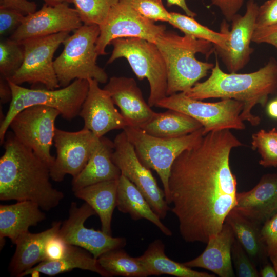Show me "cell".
<instances>
[{"label": "cell", "mask_w": 277, "mask_h": 277, "mask_svg": "<svg viewBox=\"0 0 277 277\" xmlns=\"http://www.w3.org/2000/svg\"><path fill=\"white\" fill-rule=\"evenodd\" d=\"M12 90L8 80L2 76L0 79V100L1 103L5 104L11 102Z\"/></svg>", "instance_id": "f6af8a7d"}, {"label": "cell", "mask_w": 277, "mask_h": 277, "mask_svg": "<svg viewBox=\"0 0 277 277\" xmlns=\"http://www.w3.org/2000/svg\"><path fill=\"white\" fill-rule=\"evenodd\" d=\"M100 28L96 44L98 56L107 54L106 48L114 39L136 37L155 43L157 38L166 30L165 25L155 24L122 0L112 8Z\"/></svg>", "instance_id": "4fadbf2b"}, {"label": "cell", "mask_w": 277, "mask_h": 277, "mask_svg": "<svg viewBox=\"0 0 277 277\" xmlns=\"http://www.w3.org/2000/svg\"><path fill=\"white\" fill-rule=\"evenodd\" d=\"M61 224V221L54 222L45 231L36 233L28 231L18 238L9 266L11 276L21 277L25 272L45 260L46 242L50 236L58 233Z\"/></svg>", "instance_id": "cb8c5ba5"}, {"label": "cell", "mask_w": 277, "mask_h": 277, "mask_svg": "<svg viewBox=\"0 0 277 277\" xmlns=\"http://www.w3.org/2000/svg\"><path fill=\"white\" fill-rule=\"evenodd\" d=\"M155 44L166 65L167 96L187 91L206 76L214 66L195 57L198 53L206 56L212 53L213 44L208 41L188 35L180 36L176 32L166 30Z\"/></svg>", "instance_id": "277c9868"}, {"label": "cell", "mask_w": 277, "mask_h": 277, "mask_svg": "<svg viewBox=\"0 0 277 277\" xmlns=\"http://www.w3.org/2000/svg\"><path fill=\"white\" fill-rule=\"evenodd\" d=\"M118 180L91 185L74 192L75 196L90 205L99 216L101 230L111 235V224L116 206Z\"/></svg>", "instance_id": "83f0119b"}, {"label": "cell", "mask_w": 277, "mask_h": 277, "mask_svg": "<svg viewBox=\"0 0 277 277\" xmlns=\"http://www.w3.org/2000/svg\"><path fill=\"white\" fill-rule=\"evenodd\" d=\"M25 15L15 10L0 7V35L4 37L17 29Z\"/></svg>", "instance_id": "74e56055"}, {"label": "cell", "mask_w": 277, "mask_h": 277, "mask_svg": "<svg viewBox=\"0 0 277 277\" xmlns=\"http://www.w3.org/2000/svg\"><path fill=\"white\" fill-rule=\"evenodd\" d=\"M155 107L176 110L192 117L202 125L205 135L214 131L245 128L241 117L244 104L234 99L207 103L190 98L181 92L166 96Z\"/></svg>", "instance_id": "9c48e42d"}, {"label": "cell", "mask_w": 277, "mask_h": 277, "mask_svg": "<svg viewBox=\"0 0 277 277\" xmlns=\"http://www.w3.org/2000/svg\"><path fill=\"white\" fill-rule=\"evenodd\" d=\"M99 140L84 128L76 132L55 128L53 143L56 156L50 168L51 179L60 182L67 174L77 176L86 165Z\"/></svg>", "instance_id": "9a60e30c"}, {"label": "cell", "mask_w": 277, "mask_h": 277, "mask_svg": "<svg viewBox=\"0 0 277 277\" xmlns=\"http://www.w3.org/2000/svg\"><path fill=\"white\" fill-rule=\"evenodd\" d=\"M167 110L156 112L141 129L154 136L172 138L187 135L203 127L199 122L186 114Z\"/></svg>", "instance_id": "f546056e"}, {"label": "cell", "mask_w": 277, "mask_h": 277, "mask_svg": "<svg viewBox=\"0 0 277 277\" xmlns=\"http://www.w3.org/2000/svg\"><path fill=\"white\" fill-rule=\"evenodd\" d=\"M113 150V142L104 136L100 138L84 168L72 179L73 192L91 185L119 179L121 172L112 160Z\"/></svg>", "instance_id": "603a6c76"}, {"label": "cell", "mask_w": 277, "mask_h": 277, "mask_svg": "<svg viewBox=\"0 0 277 277\" xmlns=\"http://www.w3.org/2000/svg\"><path fill=\"white\" fill-rule=\"evenodd\" d=\"M277 90V62L270 60L259 70L249 73L224 72L217 58L210 76L203 82H197L185 94L192 98L202 100L210 98H231L244 104L241 117L252 126L260 122L259 116L251 112L258 104L264 106L268 95Z\"/></svg>", "instance_id": "3957f363"}, {"label": "cell", "mask_w": 277, "mask_h": 277, "mask_svg": "<svg viewBox=\"0 0 277 277\" xmlns=\"http://www.w3.org/2000/svg\"><path fill=\"white\" fill-rule=\"evenodd\" d=\"M12 90V99L8 112L0 125V143L3 144L10 123L24 109L41 105L57 110L62 117L71 120L78 115L89 89L87 80L76 79L62 89L27 88L8 80Z\"/></svg>", "instance_id": "8992f818"}, {"label": "cell", "mask_w": 277, "mask_h": 277, "mask_svg": "<svg viewBox=\"0 0 277 277\" xmlns=\"http://www.w3.org/2000/svg\"><path fill=\"white\" fill-rule=\"evenodd\" d=\"M116 207L120 211L129 214L133 220H147L165 235H172L171 230L161 222L141 191L122 174L118 179Z\"/></svg>", "instance_id": "484cf974"}, {"label": "cell", "mask_w": 277, "mask_h": 277, "mask_svg": "<svg viewBox=\"0 0 277 277\" xmlns=\"http://www.w3.org/2000/svg\"><path fill=\"white\" fill-rule=\"evenodd\" d=\"M97 260L100 266L110 276L146 277L150 275L137 257L130 256L122 248L108 251Z\"/></svg>", "instance_id": "1f68e13d"}, {"label": "cell", "mask_w": 277, "mask_h": 277, "mask_svg": "<svg viewBox=\"0 0 277 277\" xmlns=\"http://www.w3.org/2000/svg\"><path fill=\"white\" fill-rule=\"evenodd\" d=\"M69 33L70 32H62L20 42L24 49L23 64L15 73L7 80L19 85L28 83L42 84L48 89L60 88L53 57Z\"/></svg>", "instance_id": "30bf717a"}, {"label": "cell", "mask_w": 277, "mask_h": 277, "mask_svg": "<svg viewBox=\"0 0 277 277\" xmlns=\"http://www.w3.org/2000/svg\"><path fill=\"white\" fill-rule=\"evenodd\" d=\"M68 247V244L58 236V233L52 235L45 245V261H55L62 258L65 255Z\"/></svg>", "instance_id": "60d3db41"}, {"label": "cell", "mask_w": 277, "mask_h": 277, "mask_svg": "<svg viewBox=\"0 0 277 277\" xmlns=\"http://www.w3.org/2000/svg\"><path fill=\"white\" fill-rule=\"evenodd\" d=\"M4 145L0 159L1 201H30L45 211L56 207L65 196L50 183V167L12 131L6 133Z\"/></svg>", "instance_id": "7a4b0ae2"}, {"label": "cell", "mask_w": 277, "mask_h": 277, "mask_svg": "<svg viewBox=\"0 0 277 277\" xmlns=\"http://www.w3.org/2000/svg\"><path fill=\"white\" fill-rule=\"evenodd\" d=\"M225 222L231 227L235 239L254 263L265 264L268 256L261 233L262 224L234 209L228 214Z\"/></svg>", "instance_id": "4316f807"}, {"label": "cell", "mask_w": 277, "mask_h": 277, "mask_svg": "<svg viewBox=\"0 0 277 277\" xmlns=\"http://www.w3.org/2000/svg\"><path fill=\"white\" fill-rule=\"evenodd\" d=\"M233 209L263 224L277 213V174H266L251 190L237 192Z\"/></svg>", "instance_id": "ffe728a7"}, {"label": "cell", "mask_w": 277, "mask_h": 277, "mask_svg": "<svg viewBox=\"0 0 277 277\" xmlns=\"http://www.w3.org/2000/svg\"><path fill=\"white\" fill-rule=\"evenodd\" d=\"M261 233L268 256L277 254V213L263 224Z\"/></svg>", "instance_id": "f35d334b"}, {"label": "cell", "mask_w": 277, "mask_h": 277, "mask_svg": "<svg viewBox=\"0 0 277 277\" xmlns=\"http://www.w3.org/2000/svg\"><path fill=\"white\" fill-rule=\"evenodd\" d=\"M171 18L169 24L184 33L197 38L208 41L212 43L217 51L227 50L229 41V29L224 23L220 32H215L204 26L194 17L179 13L170 12Z\"/></svg>", "instance_id": "4dcf8cb0"}, {"label": "cell", "mask_w": 277, "mask_h": 277, "mask_svg": "<svg viewBox=\"0 0 277 277\" xmlns=\"http://www.w3.org/2000/svg\"><path fill=\"white\" fill-rule=\"evenodd\" d=\"M76 268L94 272L104 277L110 276L100 266L97 260L89 251L83 248L68 244L67 252L62 258L55 261H43L25 272L21 277L35 273L52 276Z\"/></svg>", "instance_id": "d4e9b609"}, {"label": "cell", "mask_w": 277, "mask_h": 277, "mask_svg": "<svg viewBox=\"0 0 277 277\" xmlns=\"http://www.w3.org/2000/svg\"><path fill=\"white\" fill-rule=\"evenodd\" d=\"M96 214L95 210L87 203L78 207L76 202H71L68 217L62 223L58 235L67 244L83 248L97 259L108 251L124 247L126 239L112 237L102 230L86 227V221Z\"/></svg>", "instance_id": "5bb4252c"}, {"label": "cell", "mask_w": 277, "mask_h": 277, "mask_svg": "<svg viewBox=\"0 0 277 277\" xmlns=\"http://www.w3.org/2000/svg\"><path fill=\"white\" fill-rule=\"evenodd\" d=\"M231 259L238 276H260L256 265L235 238L231 248Z\"/></svg>", "instance_id": "8d00e7d4"}, {"label": "cell", "mask_w": 277, "mask_h": 277, "mask_svg": "<svg viewBox=\"0 0 277 277\" xmlns=\"http://www.w3.org/2000/svg\"><path fill=\"white\" fill-rule=\"evenodd\" d=\"M242 143L229 131L208 132L182 152L172 166L169 200L186 242L206 243L221 230L236 203V180L229 164L231 150Z\"/></svg>", "instance_id": "6da1fadb"}, {"label": "cell", "mask_w": 277, "mask_h": 277, "mask_svg": "<svg viewBox=\"0 0 277 277\" xmlns=\"http://www.w3.org/2000/svg\"><path fill=\"white\" fill-rule=\"evenodd\" d=\"M147 270L150 275L163 274L177 277H215V275L205 272L192 270L183 263L169 258L165 253V245L160 239L151 242L144 253L137 257Z\"/></svg>", "instance_id": "f1b7e54d"}, {"label": "cell", "mask_w": 277, "mask_h": 277, "mask_svg": "<svg viewBox=\"0 0 277 277\" xmlns=\"http://www.w3.org/2000/svg\"><path fill=\"white\" fill-rule=\"evenodd\" d=\"M217 7L225 18L231 21L242 7L245 0H210Z\"/></svg>", "instance_id": "7bdbcfd3"}, {"label": "cell", "mask_w": 277, "mask_h": 277, "mask_svg": "<svg viewBox=\"0 0 277 277\" xmlns=\"http://www.w3.org/2000/svg\"><path fill=\"white\" fill-rule=\"evenodd\" d=\"M82 25L77 10L70 7L68 3L54 6L44 4L38 11L25 16L10 38L20 43L62 32H73Z\"/></svg>", "instance_id": "2e32d148"}, {"label": "cell", "mask_w": 277, "mask_h": 277, "mask_svg": "<svg viewBox=\"0 0 277 277\" xmlns=\"http://www.w3.org/2000/svg\"><path fill=\"white\" fill-rule=\"evenodd\" d=\"M277 24V0H268L259 7L255 27Z\"/></svg>", "instance_id": "ab89813d"}, {"label": "cell", "mask_w": 277, "mask_h": 277, "mask_svg": "<svg viewBox=\"0 0 277 277\" xmlns=\"http://www.w3.org/2000/svg\"><path fill=\"white\" fill-rule=\"evenodd\" d=\"M235 238L231 227L225 222L220 231L209 239L205 249L199 256L183 263L190 268L209 270L220 277L235 276L231 259Z\"/></svg>", "instance_id": "44dd1931"}, {"label": "cell", "mask_w": 277, "mask_h": 277, "mask_svg": "<svg viewBox=\"0 0 277 277\" xmlns=\"http://www.w3.org/2000/svg\"><path fill=\"white\" fill-rule=\"evenodd\" d=\"M259 6L254 0H249L243 15H235L229 31L227 50L218 51L230 72L243 68L248 62L253 49L250 47Z\"/></svg>", "instance_id": "ac0fdd59"}, {"label": "cell", "mask_w": 277, "mask_h": 277, "mask_svg": "<svg viewBox=\"0 0 277 277\" xmlns=\"http://www.w3.org/2000/svg\"><path fill=\"white\" fill-rule=\"evenodd\" d=\"M0 7L10 8L26 16L36 11L37 5L28 0H0Z\"/></svg>", "instance_id": "ee69618b"}, {"label": "cell", "mask_w": 277, "mask_h": 277, "mask_svg": "<svg viewBox=\"0 0 277 277\" xmlns=\"http://www.w3.org/2000/svg\"><path fill=\"white\" fill-rule=\"evenodd\" d=\"M123 130L133 145L140 161L159 176L168 204L169 179L173 163L182 152L201 141L205 135L203 127L187 135L172 138L154 136L140 128L131 126H127Z\"/></svg>", "instance_id": "52a82bcc"}, {"label": "cell", "mask_w": 277, "mask_h": 277, "mask_svg": "<svg viewBox=\"0 0 277 277\" xmlns=\"http://www.w3.org/2000/svg\"><path fill=\"white\" fill-rule=\"evenodd\" d=\"M45 2V4L50 5L54 6L61 4L62 3H67L68 4L73 3V0H43Z\"/></svg>", "instance_id": "681fc988"}, {"label": "cell", "mask_w": 277, "mask_h": 277, "mask_svg": "<svg viewBox=\"0 0 277 277\" xmlns=\"http://www.w3.org/2000/svg\"><path fill=\"white\" fill-rule=\"evenodd\" d=\"M166 1L167 6L169 7L176 6L181 8L187 15L192 17L196 16V14L189 8L186 0H166Z\"/></svg>", "instance_id": "bcb514c9"}, {"label": "cell", "mask_w": 277, "mask_h": 277, "mask_svg": "<svg viewBox=\"0 0 277 277\" xmlns=\"http://www.w3.org/2000/svg\"><path fill=\"white\" fill-rule=\"evenodd\" d=\"M110 44L113 50L107 64L125 58L137 78H146L150 87L148 103L150 107L155 106L167 96L166 65L155 43L140 38L125 37L114 39Z\"/></svg>", "instance_id": "ba28073f"}, {"label": "cell", "mask_w": 277, "mask_h": 277, "mask_svg": "<svg viewBox=\"0 0 277 277\" xmlns=\"http://www.w3.org/2000/svg\"><path fill=\"white\" fill-rule=\"evenodd\" d=\"M113 144L112 160L121 174L135 185L159 217L165 219L170 210L165 192L159 187L150 169L140 161L123 130L116 135Z\"/></svg>", "instance_id": "7c38bea8"}, {"label": "cell", "mask_w": 277, "mask_h": 277, "mask_svg": "<svg viewBox=\"0 0 277 277\" xmlns=\"http://www.w3.org/2000/svg\"><path fill=\"white\" fill-rule=\"evenodd\" d=\"M267 112L271 117L277 118V100L273 101L269 104Z\"/></svg>", "instance_id": "c3c4849f"}, {"label": "cell", "mask_w": 277, "mask_h": 277, "mask_svg": "<svg viewBox=\"0 0 277 277\" xmlns=\"http://www.w3.org/2000/svg\"><path fill=\"white\" fill-rule=\"evenodd\" d=\"M260 276L262 277H276L277 276V273L273 267L269 264H266L263 265V267L261 269L259 272Z\"/></svg>", "instance_id": "7dc6e473"}, {"label": "cell", "mask_w": 277, "mask_h": 277, "mask_svg": "<svg viewBox=\"0 0 277 277\" xmlns=\"http://www.w3.org/2000/svg\"><path fill=\"white\" fill-rule=\"evenodd\" d=\"M127 121L128 126L141 128L156 113L146 103L135 80L126 76H112L103 88Z\"/></svg>", "instance_id": "d6986e66"}, {"label": "cell", "mask_w": 277, "mask_h": 277, "mask_svg": "<svg viewBox=\"0 0 277 277\" xmlns=\"http://www.w3.org/2000/svg\"><path fill=\"white\" fill-rule=\"evenodd\" d=\"M252 148L261 155L259 164L264 167H277V130L262 129L252 136Z\"/></svg>", "instance_id": "e575fe53"}, {"label": "cell", "mask_w": 277, "mask_h": 277, "mask_svg": "<svg viewBox=\"0 0 277 277\" xmlns=\"http://www.w3.org/2000/svg\"><path fill=\"white\" fill-rule=\"evenodd\" d=\"M252 42L257 44H268L277 49V24L268 27H255Z\"/></svg>", "instance_id": "b9f144b4"}, {"label": "cell", "mask_w": 277, "mask_h": 277, "mask_svg": "<svg viewBox=\"0 0 277 277\" xmlns=\"http://www.w3.org/2000/svg\"><path fill=\"white\" fill-rule=\"evenodd\" d=\"M38 205L30 201H17L15 204L0 205L1 248L5 239L15 244L19 236L29 231L46 219Z\"/></svg>", "instance_id": "7402d4cb"}, {"label": "cell", "mask_w": 277, "mask_h": 277, "mask_svg": "<svg viewBox=\"0 0 277 277\" xmlns=\"http://www.w3.org/2000/svg\"><path fill=\"white\" fill-rule=\"evenodd\" d=\"M129 5L143 17L153 22H168L170 12L164 7L162 0H122Z\"/></svg>", "instance_id": "d590c367"}, {"label": "cell", "mask_w": 277, "mask_h": 277, "mask_svg": "<svg viewBox=\"0 0 277 277\" xmlns=\"http://www.w3.org/2000/svg\"><path fill=\"white\" fill-rule=\"evenodd\" d=\"M59 115L60 112L53 108L31 106L18 113L9 127L20 143L32 150L50 168L55 160L50 151L56 128L55 122Z\"/></svg>", "instance_id": "8fae6325"}, {"label": "cell", "mask_w": 277, "mask_h": 277, "mask_svg": "<svg viewBox=\"0 0 277 277\" xmlns=\"http://www.w3.org/2000/svg\"><path fill=\"white\" fill-rule=\"evenodd\" d=\"M120 0H73L84 24L99 26L106 21L112 8Z\"/></svg>", "instance_id": "d6a6232c"}, {"label": "cell", "mask_w": 277, "mask_h": 277, "mask_svg": "<svg viewBox=\"0 0 277 277\" xmlns=\"http://www.w3.org/2000/svg\"><path fill=\"white\" fill-rule=\"evenodd\" d=\"M100 33L99 26L84 24L63 42V50L54 60L60 87H66L76 79L92 78L102 84L107 82V74L96 63V44Z\"/></svg>", "instance_id": "5b68a950"}, {"label": "cell", "mask_w": 277, "mask_h": 277, "mask_svg": "<svg viewBox=\"0 0 277 277\" xmlns=\"http://www.w3.org/2000/svg\"><path fill=\"white\" fill-rule=\"evenodd\" d=\"M24 58L22 44L11 39L0 42L1 76L10 79L22 66Z\"/></svg>", "instance_id": "836d02e7"}, {"label": "cell", "mask_w": 277, "mask_h": 277, "mask_svg": "<svg viewBox=\"0 0 277 277\" xmlns=\"http://www.w3.org/2000/svg\"><path fill=\"white\" fill-rule=\"evenodd\" d=\"M269 258H270L273 266L277 273V254L271 255L269 256Z\"/></svg>", "instance_id": "f907efd6"}, {"label": "cell", "mask_w": 277, "mask_h": 277, "mask_svg": "<svg viewBox=\"0 0 277 277\" xmlns=\"http://www.w3.org/2000/svg\"><path fill=\"white\" fill-rule=\"evenodd\" d=\"M88 81V91L78 114L84 121L83 128L101 138L110 131L128 126L108 92L101 89L96 80Z\"/></svg>", "instance_id": "e0dca14e"}]
</instances>
